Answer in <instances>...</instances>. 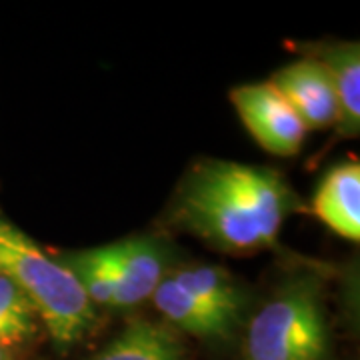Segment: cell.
Masks as SVG:
<instances>
[{"instance_id":"cell-1","label":"cell","mask_w":360,"mask_h":360,"mask_svg":"<svg viewBox=\"0 0 360 360\" xmlns=\"http://www.w3.org/2000/svg\"><path fill=\"white\" fill-rule=\"evenodd\" d=\"M296 206L292 188L272 168L205 160L182 180L172 220L219 250L245 255L274 245Z\"/></svg>"},{"instance_id":"cell-2","label":"cell","mask_w":360,"mask_h":360,"mask_svg":"<svg viewBox=\"0 0 360 360\" xmlns=\"http://www.w3.org/2000/svg\"><path fill=\"white\" fill-rule=\"evenodd\" d=\"M0 274L25 292L60 350L72 348L92 330L96 312L70 270L49 257L2 212Z\"/></svg>"},{"instance_id":"cell-3","label":"cell","mask_w":360,"mask_h":360,"mask_svg":"<svg viewBox=\"0 0 360 360\" xmlns=\"http://www.w3.org/2000/svg\"><path fill=\"white\" fill-rule=\"evenodd\" d=\"M328 326L321 281L284 283L258 310L246 333V360H326Z\"/></svg>"},{"instance_id":"cell-4","label":"cell","mask_w":360,"mask_h":360,"mask_svg":"<svg viewBox=\"0 0 360 360\" xmlns=\"http://www.w3.org/2000/svg\"><path fill=\"white\" fill-rule=\"evenodd\" d=\"M231 103L252 139L270 155L295 156L300 150L307 127L270 82L232 89Z\"/></svg>"},{"instance_id":"cell-5","label":"cell","mask_w":360,"mask_h":360,"mask_svg":"<svg viewBox=\"0 0 360 360\" xmlns=\"http://www.w3.org/2000/svg\"><path fill=\"white\" fill-rule=\"evenodd\" d=\"M101 252L115 286V307L139 304L165 281L167 252L156 238L132 236L101 246Z\"/></svg>"},{"instance_id":"cell-6","label":"cell","mask_w":360,"mask_h":360,"mask_svg":"<svg viewBox=\"0 0 360 360\" xmlns=\"http://www.w3.org/2000/svg\"><path fill=\"white\" fill-rule=\"evenodd\" d=\"M269 82L290 104L307 130L336 127V92L321 58H302L283 66L272 75Z\"/></svg>"},{"instance_id":"cell-7","label":"cell","mask_w":360,"mask_h":360,"mask_svg":"<svg viewBox=\"0 0 360 360\" xmlns=\"http://www.w3.org/2000/svg\"><path fill=\"white\" fill-rule=\"evenodd\" d=\"M312 212L338 236L360 238V167L348 160L333 167L319 182L312 196Z\"/></svg>"},{"instance_id":"cell-8","label":"cell","mask_w":360,"mask_h":360,"mask_svg":"<svg viewBox=\"0 0 360 360\" xmlns=\"http://www.w3.org/2000/svg\"><path fill=\"white\" fill-rule=\"evenodd\" d=\"M150 298L168 324L202 340H229L238 326L234 321L208 309L198 298L186 292L172 276H167L158 284Z\"/></svg>"},{"instance_id":"cell-9","label":"cell","mask_w":360,"mask_h":360,"mask_svg":"<svg viewBox=\"0 0 360 360\" xmlns=\"http://www.w3.org/2000/svg\"><path fill=\"white\" fill-rule=\"evenodd\" d=\"M89 360H184V347L168 324L134 319Z\"/></svg>"},{"instance_id":"cell-10","label":"cell","mask_w":360,"mask_h":360,"mask_svg":"<svg viewBox=\"0 0 360 360\" xmlns=\"http://www.w3.org/2000/svg\"><path fill=\"white\" fill-rule=\"evenodd\" d=\"M321 63L326 66L336 92V129L342 136L354 139L360 132V44H333L324 51Z\"/></svg>"},{"instance_id":"cell-11","label":"cell","mask_w":360,"mask_h":360,"mask_svg":"<svg viewBox=\"0 0 360 360\" xmlns=\"http://www.w3.org/2000/svg\"><path fill=\"white\" fill-rule=\"evenodd\" d=\"M172 278L208 309L217 310L236 324L246 309V298L229 270L220 266H191L172 274Z\"/></svg>"},{"instance_id":"cell-12","label":"cell","mask_w":360,"mask_h":360,"mask_svg":"<svg viewBox=\"0 0 360 360\" xmlns=\"http://www.w3.org/2000/svg\"><path fill=\"white\" fill-rule=\"evenodd\" d=\"M39 312L26 295L0 274V348L16 347L37 333Z\"/></svg>"},{"instance_id":"cell-13","label":"cell","mask_w":360,"mask_h":360,"mask_svg":"<svg viewBox=\"0 0 360 360\" xmlns=\"http://www.w3.org/2000/svg\"><path fill=\"white\" fill-rule=\"evenodd\" d=\"M0 360H6V356H4V350L0 348Z\"/></svg>"}]
</instances>
